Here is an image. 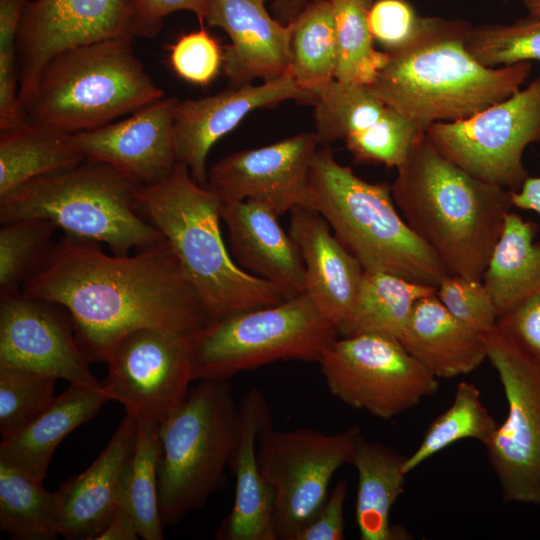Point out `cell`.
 <instances>
[{
    "instance_id": "cell-28",
    "label": "cell",
    "mask_w": 540,
    "mask_h": 540,
    "mask_svg": "<svg viewBox=\"0 0 540 540\" xmlns=\"http://www.w3.org/2000/svg\"><path fill=\"white\" fill-rule=\"evenodd\" d=\"M537 225L509 212L490 255L482 282L499 316L540 293V243Z\"/></svg>"
},
{
    "instance_id": "cell-51",
    "label": "cell",
    "mask_w": 540,
    "mask_h": 540,
    "mask_svg": "<svg viewBox=\"0 0 540 540\" xmlns=\"http://www.w3.org/2000/svg\"><path fill=\"white\" fill-rule=\"evenodd\" d=\"M530 15L540 18V0H522Z\"/></svg>"
},
{
    "instance_id": "cell-3",
    "label": "cell",
    "mask_w": 540,
    "mask_h": 540,
    "mask_svg": "<svg viewBox=\"0 0 540 540\" xmlns=\"http://www.w3.org/2000/svg\"><path fill=\"white\" fill-rule=\"evenodd\" d=\"M472 25L437 17L432 29L389 57L368 85L386 106L424 126L453 122L502 101L529 78L531 62L489 68L467 50Z\"/></svg>"
},
{
    "instance_id": "cell-5",
    "label": "cell",
    "mask_w": 540,
    "mask_h": 540,
    "mask_svg": "<svg viewBox=\"0 0 540 540\" xmlns=\"http://www.w3.org/2000/svg\"><path fill=\"white\" fill-rule=\"evenodd\" d=\"M307 207L317 211L366 271L387 272L437 287L450 274L409 227L386 183H371L341 165L329 147L317 150Z\"/></svg>"
},
{
    "instance_id": "cell-9",
    "label": "cell",
    "mask_w": 540,
    "mask_h": 540,
    "mask_svg": "<svg viewBox=\"0 0 540 540\" xmlns=\"http://www.w3.org/2000/svg\"><path fill=\"white\" fill-rule=\"evenodd\" d=\"M338 334L306 293L236 313L188 338L192 380H226L279 360L319 363Z\"/></svg>"
},
{
    "instance_id": "cell-26",
    "label": "cell",
    "mask_w": 540,
    "mask_h": 540,
    "mask_svg": "<svg viewBox=\"0 0 540 540\" xmlns=\"http://www.w3.org/2000/svg\"><path fill=\"white\" fill-rule=\"evenodd\" d=\"M106 401L109 400L101 385L70 384L31 422L12 437L1 441L0 461L43 483L60 442L94 417Z\"/></svg>"
},
{
    "instance_id": "cell-46",
    "label": "cell",
    "mask_w": 540,
    "mask_h": 540,
    "mask_svg": "<svg viewBox=\"0 0 540 540\" xmlns=\"http://www.w3.org/2000/svg\"><path fill=\"white\" fill-rule=\"evenodd\" d=\"M347 493V481L339 480L315 518L299 533L296 540H343L344 505Z\"/></svg>"
},
{
    "instance_id": "cell-4",
    "label": "cell",
    "mask_w": 540,
    "mask_h": 540,
    "mask_svg": "<svg viewBox=\"0 0 540 540\" xmlns=\"http://www.w3.org/2000/svg\"><path fill=\"white\" fill-rule=\"evenodd\" d=\"M222 204L180 162L167 177L136 192L139 213L169 243L212 322L287 299L235 262L221 234Z\"/></svg>"
},
{
    "instance_id": "cell-17",
    "label": "cell",
    "mask_w": 540,
    "mask_h": 540,
    "mask_svg": "<svg viewBox=\"0 0 540 540\" xmlns=\"http://www.w3.org/2000/svg\"><path fill=\"white\" fill-rule=\"evenodd\" d=\"M319 144L315 132H304L234 152L211 167L207 187L223 203L251 200L278 216L307 207L309 171Z\"/></svg>"
},
{
    "instance_id": "cell-18",
    "label": "cell",
    "mask_w": 540,
    "mask_h": 540,
    "mask_svg": "<svg viewBox=\"0 0 540 540\" xmlns=\"http://www.w3.org/2000/svg\"><path fill=\"white\" fill-rule=\"evenodd\" d=\"M176 97H163L120 121L71 135L85 158L105 163L139 186L167 177L178 163Z\"/></svg>"
},
{
    "instance_id": "cell-37",
    "label": "cell",
    "mask_w": 540,
    "mask_h": 540,
    "mask_svg": "<svg viewBox=\"0 0 540 540\" xmlns=\"http://www.w3.org/2000/svg\"><path fill=\"white\" fill-rule=\"evenodd\" d=\"M56 229L53 222L43 218L1 223L0 296L22 292L48 257Z\"/></svg>"
},
{
    "instance_id": "cell-11",
    "label": "cell",
    "mask_w": 540,
    "mask_h": 540,
    "mask_svg": "<svg viewBox=\"0 0 540 540\" xmlns=\"http://www.w3.org/2000/svg\"><path fill=\"white\" fill-rule=\"evenodd\" d=\"M484 339L508 404L486 446L490 464L506 502L540 505V363L498 322Z\"/></svg>"
},
{
    "instance_id": "cell-7",
    "label": "cell",
    "mask_w": 540,
    "mask_h": 540,
    "mask_svg": "<svg viewBox=\"0 0 540 540\" xmlns=\"http://www.w3.org/2000/svg\"><path fill=\"white\" fill-rule=\"evenodd\" d=\"M139 187L113 167L86 158L1 197L0 222L47 219L69 237L105 243L112 254L129 255L165 240L137 209Z\"/></svg>"
},
{
    "instance_id": "cell-33",
    "label": "cell",
    "mask_w": 540,
    "mask_h": 540,
    "mask_svg": "<svg viewBox=\"0 0 540 540\" xmlns=\"http://www.w3.org/2000/svg\"><path fill=\"white\" fill-rule=\"evenodd\" d=\"M159 424L138 421L133 453L127 464L121 505L129 512L140 538L163 539L158 490Z\"/></svg>"
},
{
    "instance_id": "cell-31",
    "label": "cell",
    "mask_w": 540,
    "mask_h": 540,
    "mask_svg": "<svg viewBox=\"0 0 540 540\" xmlns=\"http://www.w3.org/2000/svg\"><path fill=\"white\" fill-rule=\"evenodd\" d=\"M288 24V74L314 96L335 79L337 39L331 0H311Z\"/></svg>"
},
{
    "instance_id": "cell-45",
    "label": "cell",
    "mask_w": 540,
    "mask_h": 540,
    "mask_svg": "<svg viewBox=\"0 0 540 540\" xmlns=\"http://www.w3.org/2000/svg\"><path fill=\"white\" fill-rule=\"evenodd\" d=\"M131 34L152 38L160 31L164 18L177 11H190L205 21L208 0H126Z\"/></svg>"
},
{
    "instance_id": "cell-13",
    "label": "cell",
    "mask_w": 540,
    "mask_h": 540,
    "mask_svg": "<svg viewBox=\"0 0 540 540\" xmlns=\"http://www.w3.org/2000/svg\"><path fill=\"white\" fill-rule=\"evenodd\" d=\"M426 133L473 176L516 191L528 177L523 152L529 144L540 143V76L470 117L433 123Z\"/></svg>"
},
{
    "instance_id": "cell-39",
    "label": "cell",
    "mask_w": 540,
    "mask_h": 540,
    "mask_svg": "<svg viewBox=\"0 0 540 540\" xmlns=\"http://www.w3.org/2000/svg\"><path fill=\"white\" fill-rule=\"evenodd\" d=\"M425 133L424 126L387 106L376 122L344 140L356 162L397 168Z\"/></svg>"
},
{
    "instance_id": "cell-24",
    "label": "cell",
    "mask_w": 540,
    "mask_h": 540,
    "mask_svg": "<svg viewBox=\"0 0 540 540\" xmlns=\"http://www.w3.org/2000/svg\"><path fill=\"white\" fill-rule=\"evenodd\" d=\"M242 416L238 445L230 461L235 475L233 507L219 527L222 540H276L273 499L257 456V439L272 426V415L264 393L250 388L240 401Z\"/></svg>"
},
{
    "instance_id": "cell-35",
    "label": "cell",
    "mask_w": 540,
    "mask_h": 540,
    "mask_svg": "<svg viewBox=\"0 0 540 540\" xmlns=\"http://www.w3.org/2000/svg\"><path fill=\"white\" fill-rule=\"evenodd\" d=\"M335 15L337 64L335 79L370 85L389 54L375 49L368 24L373 0H331Z\"/></svg>"
},
{
    "instance_id": "cell-25",
    "label": "cell",
    "mask_w": 540,
    "mask_h": 540,
    "mask_svg": "<svg viewBox=\"0 0 540 540\" xmlns=\"http://www.w3.org/2000/svg\"><path fill=\"white\" fill-rule=\"evenodd\" d=\"M398 341L436 379L468 374L487 359L484 335L451 315L436 293L416 303Z\"/></svg>"
},
{
    "instance_id": "cell-16",
    "label": "cell",
    "mask_w": 540,
    "mask_h": 540,
    "mask_svg": "<svg viewBox=\"0 0 540 540\" xmlns=\"http://www.w3.org/2000/svg\"><path fill=\"white\" fill-rule=\"evenodd\" d=\"M72 317L62 305L18 292L0 298V367L101 385L88 367Z\"/></svg>"
},
{
    "instance_id": "cell-10",
    "label": "cell",
    "mask_w": 540,
    "mask_h": 540,
    "mask_svg": "<svg viewBox=\"0 0 540 540\" xmlns=\"http://www.w3.org/2000/svg\"><path fill=\"white\" fill-rule=\"evenodd\" d=\"M361 429L327 434L312 428H265L257 439L261 472L273 499L276 540H296L328 496L330 481L352 464Z\"/></svg>"
},
{
    "instance_id": "cell-14",
    "label": "cell",
    "mask_w": 540,
    "mask_h": 540,
    "mask_svg": "<svg viewBox=\"0 0 540 540\" xmlns=\"http://www.w3.org/2000/svg\"><path fill=\"white\" fill-rule=\"evenodd\" d=\"M101 388L138 421L160 424L185 398L192 380L188 338L139 329L111 352Z\"/></svg>"
},
{
    "instance_id": "cell-2",
    "label": "cell",
    "mask_w": 540,
    "mask_h": 540,
    "mask_svg": "<svg viewBox=\"0 0 540 540\" xmlns=\"http://www.w3.org/2000/svg\"><path fill=\"white\" fill-rule=\"evenodd\" d=\"M409 227L450 274L482 280L507 214L510 192L449 159L425 133L390 185Z\"/></svg>"
},
{
    "instance_id": "cell-40",
    "label": "cell",
    "mask_w": 540,
    "mask_h": 540,
    "mask_svg": "<svg viewBox=\"0 0 540 540\" xmlns=\"http://www.w3.org/2000/svg\"><path fill=\"white\" fill-rule=\"evenodd\" d=\"M56 378L0 367V435L6 440L31 422L54 400Z\"/></svg>"
},
{
    "instance_id": "cell-22",
    "label": "cell",
    "mask_w": 540,
    "mask_h": 540,
    "mask_svg": "<svg viewBox=\"0 0 540 540\" xmlns=\"http://www.w3.org/2000/svg\"><path fill=\"white\" fill-rule=\"evenodd\" d=\"M278 217L266 205L251 200L226 202L221 207L235 262L289 299L306 292V274L299 249Z\"/></svg>"
},
{
    "instance_id": "cell-50",
    "label": "cell",
    "mask_w": 540,
    "mask_h": 540,
    "mask_svg": "<svg viewBox=\"0 0 540 540\" xmlns=\"http://www.w3.org/2000/svg\"><path fill=\"white\" fill-rule=\"evenodd\" d=\"M311 0H274L273 10L281 20L289 22Z\"/></svg>"
},
{
    "instance_id": "cell-23",
    "label": "cell",
    "mask_w": 540,
    "mask_h": 540,
    "mask_svg": "<svg viewBox=\"0 0 540 540\" xmlns=\"http://www.w3.org/2000/svg\"><path fill=\"white\" fill-rule=\"evenodd\" d=\"M290 213L289 234L303 259L305 293L339 330L350 314L364 269L317 211L299 206Z\"/></svg>"
},
{
    "instance_id": "cell-52",
    "label": "cell",
    "mask_w": 540,
    "mask_h": 540,
    "mask_svg": "<svg viewBox=\"0 0 540 540\" xmlns=\"http://www.w3.org/2000/svg\"><path fill=\"white\" fill-rule=\"evenodd\" d=\"M259 1H261V2H264V3H265V1H267V0H259Z\"/></svg>"
},
{
    "instance_id": "cell-6",
    "label": "cell",
    "mask_w": 540,
    "mask_h": 540,
    "mask_svg": "<svg viewBox=\"0 0 540 540\" xmlns=\"http://www.w3.org/2000/svg\"><path fill=\"white\" fill-rule=\"evenodd\" d=\"M133 38L105 39L54 57L24 109L27 122L72 135L165 97L136 56Z\"/></svg>"
},
{
    "instance_id": "cell-21",
    "label": "cell",
    "mask_w": 540,
    "mask_h": 540,
    "mask_svg": "<svg viewBox=\"0 0 540 540\" xmlns=\"http://www.w3.org/2000/svg\"><path fill=\"white\" fill-rule=\"evenodd\" d=\"M205 22L230 38L223 68L234 86L288 74L290 27L270 16L259 0H208Z\"/></svg>"
},
{
    "instance_id": "cell-48",
    "label": "cell",
    "mask_w": 540,
    "mask_h": 540,
    "mask_svg": "<svg viewBox=\"0 0 540 540\" xmlns=\"http://www.w3.org/2000/svg\"><path fill=\"white\" fill-rule=\"evenodd\" d=\"M140 537L135 521L120 505L111 516L97 540H136Z\"/></svg>"
},
{
    "instance_id": "cell-32",
    "label": "cell",
    "mask_w": 540,
    "mask_h": 540,
    "mask_svg": "<svg viewBox=\"0 0 540 540\" xmlns=\"http://www.w3.org/2000/svg\"><path fill=\"white\" fill-rule=\"evenodd\" d=\"M0 529L16 540H51L59 535L56 492L3 461Z\"/></svg>"
},
{
    "instance_id": "cell-29",
    "label": "cell",
    "mask_w": 540,
    "mask_h": 540,
    "mask_svg": "<svg viewBox=\"0 0 540 540\" xmlns=\"http://www.w3.org/2000/svg\"><path fill=\"white\" fill-rule=\"evenodd\" d=\"M436 288L391 273L364 270L354 304L339 334L380 335L398 340L416 303L435 294Z\"/></svg>"
},
{
    "instance_id": "cell-15",
    "label": "cell",
    "mask_w": 540,
    "mask_h": 540,
    "mask_svg": "<svg viewBox=\"0 0 540 540\" xmlns=\"http://www.w3.org/2000/svg\"><path fill=\"white\" fill-rule=\"evenodd\" d=\"M120 36H133L126 0L27 1L17 37L19 101L23 110L43 69L54 57Z\"/></svg>"
},
{
    "instance_id": "cell-8",
    "label": "cell",
    "mask_w": 540,
    "mask_h": 540,
    "mask_svg": "<svg viewBox=\"0 0 540 540\" xmlns=\"http://www.w3.org/2000/svg\"><path fill=\"white\" fill-rule=\"evenodd\" d=\"M242 425L226 380L204 379L159 424L158 490L164 526L202 508L225 481Z\"/></svg>"
},
{
    "instance_id": "cell-44",
    "label": "cell",
    "mask_w": 540,
    "mask_h": 540,
    "mask_svg": "<svg viewBox=\"0 0 540 540\" xmlns=\"http://www.w3.org/2000/svg\"><path fill=\"white\" fill-rule=\"evenodd\" d=\"M170 64L174 72L195 85L206 86L223 66L224 52L205 29L187 33L170 46Z\"/></svg>"
},
{
    "instance_id": "cell-49",
    "label": "cell",
    "mask_w": 540,
    "mask_h": 540,
    "mask_svg": "<svg viewBox=\"0 0 540 540\" xmlns=\"http://www.w3.org/2000/svg\"><path fill=\"white\" fill-rule=\"evenodd\" d=\"M509 192L513 207L540 215V176H528L518 190Z\"/></svg>"
},
{
    "instance_id": "cell-43",
    "label": "cell",
    "mask_w": 540,
    "mask_h": 540,
    "mask_svg": "<svg viewBox=\"0 0 540 540\" xmlns=\"http://www.w3.org/2000/svg\"><path fill=\"white\" fill-rule=\"evenodd\" d=\"M436 19L437 17L418 16L405 0L373 1L368 11L372 36L387 53L415 44L432 29Z\"/></svg>"
},
{
    "instance_id": "cell-30",
    "label": "cell",
    "mask_w": 540,
    "mask_h": 540,
    "mask_svg": "<svg viewBox=\"0 0 540 540\" xmlns=\"http://www.w3.org/2000/svg\"><path fill=\"white\" fill-rule=\"evenodd\" d=\"M84 159L69 134L28 122L0 132V198L34 178Z\"/></svg>"
},
{
    "instance_id": "cell-38",
    "label": "cell",
    "mask_w": 540,
    "mask_h": 540,
    "mask_svg": "<svg viewBox=\"0 0 540 540\" xmlns=\"http://www.w3.org/2000/svg\"><path fill=\"white\" fill-rule=\"evenodd\" d=\"M468 52L489 68L540 62V18L528 15L512 24H486L468 30Z\"/></svg>"
},
{
    "instance_id": "cell-19",
    "label": "cell",
    "mask_w": 540,
    "mask_h": 540,
    "mask_svg": "<svg viewBox=\"0 0 540 540\" xmlns=\"http://www.w3.org/2000/svg\"><path fill=\"white\" fill-rule=\"evenodd\" d=\"M287 100L313 103L314 96L285 74L259 85L248 83L212 96L179 100L174 118L178 162L188 167L199 185L207 187L206 160L212 146L250 112Z\"/></svg>"
},
{
    "instance_id": "cell-20",
    "label": "cell",
    "mask_w": 540,
    "mask_h": 540,
    "mask_svg": "<svg viewBox=\"0 0 540 540\" xmlns=\"http://www.w3.org/2000/svg\"><path fill=\"white\" fill-rule=\"evenodd\" d=\"M138 420L126 413L108 444L83 473L56 491L59 535L97 540L121 505L123 479L134 450Z\"/></svg>"
},
{
    "instance_id": "cell-34",
    "label": "cell",
    "mask_w": 540,
    "mask_h": 540,
    "mask_svg": "<svg viewBox=\"0 0 540 540\" xmlns=\"http://www.w3.org/2000/svg\"><path fill=\"white\" fill-rule=\"evenodd\" d=\"M498 425L484 406L480 390L471 382L461 381L456 387L452 404L430 424L417 449L407 456L403 471L408 474L460 440L475 439L486 447Z\"/></svg>"
},
{
    "instance_id": "cell-47",
    "label": "cell",
    "mask_w": 540,
    "mask_h": 540,
    "mask_svg": "<svg viewBox=\"0 0 540 540\" xmlns=\"http://www.w3.org/2000/svg\"><path fill=\"white\" fill-rule=\"evenodd\" d=\"M497 322L540 363V293L499 316Z\"/></svg>"
},
{
    "instance_id": "cell-12",
    "label": "cell",
    "mask_w": 540,
    "mask_h": 540,
    "mask_svg": "<svg viewBox=\"0 0 540 540\" xmlns=\"http://www.w3.org/2000/svg\"><path fill=\"white\" fill-rule=\"evenodd\" d=\"M319 364L333 396L384 420L416 407L439 387L397 339L380 335L337 338Z\"/></svg>"
},
{
    "instance_id": "cell-42",
    "label": "cell",
    "mask_w": 540,
    "mask_h": 540,
    "mask_svg": "<svg viewBox=\"0 0 540 540\" xmlns=\"http://www.w3.org/2000/svg\"><path fill=\"white\" fill-rule=\"evenodd\" d=\"M442 305L461 323L486 334L497 323L499 314L482 280L448 274L436 288Z\"/></svg>"
},
{
    "instance_id": "cell-1",
    "label": "cell",
    "mask_w": 540,
    "mask_h": 540,
    "mask_svg": "<svg viewBox=\"0 0 540 540\" xmlns=\"http://www.w3.org/2000/svg\"><path fill=\"white\" fill-rule=\"evenodd\" d=\"M22 292L68 310L88 362H107L120 340L139 329L189 338L212 323L166 240L118 256L65 235Z\"/></svg>"
},
{
    "instance_id": "cell-41",
    "label": "cell",
    "mask_w": 540,
    "mask_h": 540,
    "mask_svg": "<svg viewBox=\"0 0 540 540\" xmlns=\"http://www.w3.org/2000/svg\"><path fill=\"white\" fill-rule=\"evenodd\" d=\"M28 0H0V132L27 123L19 101L17 37Z\"/></svg>"
},
{
    "instance_id": "cell-27",
    "label": "cell",
    "mask_w": 540,
    "mask_h": 540,
    "mask_svg": "<svg viewBox=\"0 0 540 540\" xmlns=\"http://www.w3.org/2000/svg\"><path fill=\"white\" fill-rule=\"evenodd\" d=\"M406 459L393 448L359 437L352 465L358 475L355 518L362 540L406 536L390 524L391 509L405 489Z\"/></svg>"
},
{
    "instance_id": "cell-36",
    "label": "cell",
    "mask_w": 540,
    "mask_h": 540,
    "mask_svg": "<svg viewBox=\"0 0 540 540\" xmlns=\"http://www.w3.org/2000/svg\"><path fill=\"white\" fill-rule=\"evenodd\" d=\"M316 135L320 144L345 139L376 122L387 106L367 85L334 79L314 93Z\"/></svg>"
}]
</instances>
